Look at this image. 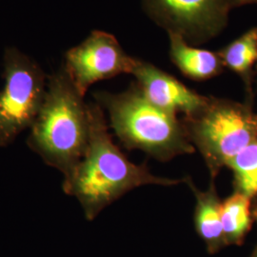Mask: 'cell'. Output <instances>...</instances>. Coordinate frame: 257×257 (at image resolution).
<instances>
[{"instance_id":"6da1fadb","label":"cell","mask_w":257,"mask_h":257,"mask_svg":"<svg viewBox=\"0 0 257 257\" xmlns=\"http://www.w3.org/2000/svg\"><path fill=\"white\" fill-rule=\"evenodd\" d=\"M90 138L86 153L65 176L63 191L81 205L85 217L92 221L125 193L146 185L175 186L184 179L159 177L145 166L131 162L112 142L104 111L98 104H89Z\"/></svg>"},{"instance_id":"7a4b0ae2","label":"cell","mask_w":257,"mask_h":257,"mask_svg":"<svg viewBox=\"0 0 257 257\" xmlns=\"http://www.w3.org/2000/svg\"><path fill=\"white\" fill-rule=\"evenodd\" d=\"M27 144L44 163L69 175L86 153L90 138L89 104L64 69L52 75Z\"/></svg>"},{"instance_id":"3957f363","label":"cell","mask_w":257,"mask_h":257,"mask_svg":"<svg viewBox=\"0 0 257 257\" xmlns=\"http://www.w3.org/2000/svg\"><path fill=\"white\" fill-rule=\"evenodd\" d=\"M95 97L108 111L110 128L128 149L141 150L163 161L194 152L177 116L152 104L136 83L125 92H98Z\"/></svg>"},{"instance_id":"277c9868","label":"cell","mask_w":257,"mask_h":257,"mask_svg":"<svg viewBox=\"0 0 257 257\" xmlns=\"http://www.w3.org/2000/svg\"><path fill=\"white\" fill-rule=\"evenodd\" d=\"M187 119L188 136L212 176L257 139V114L246 103L210 97L201 111Z\"/></svg>"},{"instance_id":"5b68a950","label":"cell","mask_w":257,"mask_h":257,"mask_svg":"<svg viewBox=\"0 0 257 257\" xmlns=\"http://www.w3.org/2000/svg\"><path fill=\"white\" fill-rule=\"evenodd\" d=\"M4 80L0 90V147H8L33 126L48 85L37 63L17 50L5 55Z\"/></svg>"},{"instance_id":"8992f818","label":"cell","mask_w":257,"mask_h":257,"mask_svg":"<svg viewBox=\"0 0 257 257\" xmlns=\"http://www.w3.org/2000/svg\"><path fill=\"white\" fill-rule=\"evenodd\" d=\"M148 17L167 34H175L192 45L217 37L226 28L229 0H141Z\"/></svg>"},{"instance_id":"52a82bcc","label":"cell","mask_w":257,"mask_h":257,"mask_svg":"<svg viewBox=\"0 0 257 257\" xmlns=\"http://www.w3.org/2000/svg\"><path fill=\"white\" fill-rule=\"evenodd\" d=\"M138 58L128 55L114 36L93 31L66 54L64 70L78 92L85 96L94 83L130 74Z\"/></svg>"},{"instance_id":"ba28073f","label":"cell","mask_w":257,"mask_h":257,"mask_svg":"<svg viewBox=\"0 0 257 257\" xmlns=\"http://www.w3.org/2000/svg\"><path fill=\"white\" fill-rule=\"evenodd\" d=\"M132 74L136 77L138 89L149 101L175 115L184 113L187 118L192 117L205 108L210 98L191 90L147 61L137 59Z\"/></svg>"},{"instance_id":"9c48e42d","label":"cell","mask_w":257,"mask_h":257,"mask_svg":"<svg viewBox=\"0 0 257 257\" xmlns=\"http://www.w3.org/2000/svg\"><path fill=\"white\" fill-rule=\"evenodd\" d=\"M168 37L170 57L187 77L201 81L211 79L223 72L225 67L218 52L195 47L178 35L168 34Z\"/></svg>"},{"instance_id":"30bf717a","label":"cell","mask_w":257,"mask_h":257,"mask_svg":"<svg viewBox=\"0 0 257 257\" xmlns=\"http://www.w3.org/2000/svg\"><path fill=\"white\" fill-rule=\"evenodd\" d=\"M186 183L193 190L196 199L194 220L200 237L211 250H216L226 245L221 222V204L215 187L211 184L207 191L198 190L191 179L186 178Z\"/></svg>"},{"instance_id":"8fae6325","label":"cell","mask_w":257,"mask_h":257,"mask_svg":"<svg viewBox=\"0 0 257 257\" xmlns=\"http://www.w3.org/2000/svg\"><path fill=\"white\" fill-rule=\"evenodd\" d=\"M218 54L224 67L238 74L249 87L253 67L257 66V27L250 28Z\"/></svg>"},{"instance_id":"7c38bea8","label":"cell","mask_w":257,"mask_h":257,"mask_svg":"<svg viewBox=\"0 0 257 257\" xmlns=\"http://www.w3.org/2000/svg\"><path fill=\"white\" fill-rule=\"evenodd\" d=\"M251 199L235 192L221 204V222L226 245L240 244L251 225Z\"/></svg>"},{"instance_id":"4fadbf2b","label":"cell","mask_w":257,"mask_h":257,"mask_svg":"<svg viewBox=\"0 0 257 257\" xmlns=\"http://www.w3.org/2000/svg\"><path fill=\"white\" fill-rule=\"evenodd\" d=\"M234 177L235 192L248 198H257V139L251 142L227 164Z\"/></svg>"},{"instance_id":"5bb4252c","label":"cell","mask_w":257,"mask_h":257,"mask_svg":"<svg viewBox=\"0 0 257 257\" xmlns=\"http://www.w3.org/2000/svg\"><path fill=\"white\" fill-rule=\"evenodd\" d=\"M229 1H230L231 9L242 7V6H245V5L257 4V0H229Z\"/></svg>"},{"instance_id":"9a60e30c","label":"cell","mask_w":257,"mask_h":257,"mask_svg":"<svg viewBox=\"0 0 257 257\" xmlns=\"http://www.w3.org/2000/svg\"><path fill=\"white\" fill-rule=\"evenodd\" d=\"M254 217H255V219L257 221V208L255 209V211H254Z\"/></svg>"},{"instance_id":"2e32d148","label":"cell","mask_w":257,"mask_h":257,"mask_svg":"<svg viewBox=\"0 0 257 257\" xmlns=\"http://www.w3.org/2000/svg\"><path fill=\"white\" fill-rule=\"evenodd\" d=\"M251 257H257V248H256V250H255V251H254V253H253V254H252V256Z\"/></svg>"}]
</instances>
